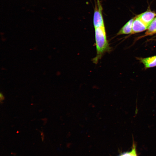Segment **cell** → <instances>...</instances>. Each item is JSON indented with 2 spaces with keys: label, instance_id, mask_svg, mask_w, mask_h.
I'll use <instances>...</instances> for the list:
<instances>
[{
  "label": "cell",
  "instance_id": "1",
  "mask_svg": "<svg viewBox=\"0 0 156 156\" xmlns=\"http://www.w3.org/2000/svg\"><path fill=\"white\" fill-rule=\"evenodd\" d=\"M94 31L96 53L92 62L97 64L105 53L111 51V48L107 38L105 26L95 28Z\"/></svg>",
  "mask_w": 156,
  "mask_h": 156
},
{
  "label": "cell",
  "instance_id": "2",
  "mask_svg": "<svg viewBox=\"0 0 156 156\" xmlns=\"http://www.w3.org/2000/svg\"><path fill=\"white\" fill-rule=\"evenodd\" d=\"M103 8L100 0H96L93 17V24L94 28L104 26L105 23L103 15Z\"/></svg>",
  "mask_w": 156,
  "mask_h": 156
},
{
  "label": "cell",
  "instance_id": "3",
  "mask_svg": "<svg viewBox=\"0 0 156 156\" xmlns=\"http://www.w3.org/2000/svg\"><path fill=\"white\" fill-rule=\"evenodd\" d=\"M148 28V27L143 23L137 16L134 17L131 33L142 32L147 29Z\"/></svg>",
  "mask_w": 156,
  "mask_h": 156
},
{
  "label": "cell",
  "instance_id": "4",
  "mask_svg": "<svg viewBox=\"0 0 156 156\" xmlns=\"http://www.w3.org/2000/svg\"><path fill=\"white\" fill-rule=\"evenodd\" d=\"M138 16L143 23L148 27L151 23L156 16V13L151 11H147Z\"/></svg>",
  "mask_w": 156,
  "mask_h": 156
},
{
  "label": "cell",
  "instance_id": "5",
  "mask_svg": "<svg viewBox=\"0 0 156 156\" xmlns=\"http://www.w3.org/2000/svg\"><path fill=\"white\" fill-rule=\"evenodd\" d=\"M134 19V17L129 21L119 31L117 35L131 33Z\"/></svg>",
  "mask_w": 156,
  "mask_h": 156
},
{
  "label": "cell",
  "instance_id": "6",
  "mask_svg": "<svg viewBox=\"0 0 156 156\" xmlns=\"http://www.w3.org/2000/svg\"><path fill=\"white\" fill-rule=\"evenodd\" d=\"M140 60L146 68L156 66V56L140 58Z\"/></svg>",
  "mask_w": 156,
  "mask_h": 156
},
{
  "label": "cell",
  "instance_id": "7",
  "mask_svg": "<svg viewBox=\"0 0 156 156\" xmlns=\"http://www.w3.org/2000/svg\"><path fill=\"white\" fill-rule=\"evenodd\" d=\"M156 32V17L149 25L146 33V35H151Z\"/></svg>",
  "mask_w": 156,
  "mask_h": 156
},
{
  "label": "cell",
  "instance_id": "8",
  "mask_svg": "<svg viewBox=\"0 0 156 156\" xmlns=\"http://www.w3.org/2000/svg\"><path fill=\"white\" fill-rule=\"evenodd\" d=\"M131 150L129 152L124 153L118 156H138L136 150V146L134 141Z\"/></svg>",
  "mask_w": 156,
  "mask_h": 156
},
{
  "label": "cell",
  "instance_id": "9",
  "mask_svg": "<svg viewBox=\"0 0 156 156\" xmlns=\"http://www.w3.org/2000/svg\"><path fill=\"white\" fill-rule=\"evenodd\" d=\"M5 99L4 97L3 94L1 93H0V101H3V100Z\"/></svg>",
  "mask_w": 156,
  "mask_h": 156
},
{
  "label": "cell",
  "instance_id": "10",
  "mask_svg": "<svg viewBox=\"0 0 156 156\" xmlns=\"http://www.w3.org/2000/svg\"><path fill=\"white\" fill-rule=\"evenodd\" d=\"M138 111V109L137 108V107L136 106V109H135V114H137Z\"/></svg>",
  "mask_w": 156,
  "mask_h": 156
},
{
  "label": "cell",
  "instance_id": "11",
  "mask_svg": "<svg viewBox=\"0 0 156 156\" xmlns=\"http://www.w3.org/2000/svg\"></svg>",
  "mask_w": 156,
  "mask_h": 156
}]
</instances>
